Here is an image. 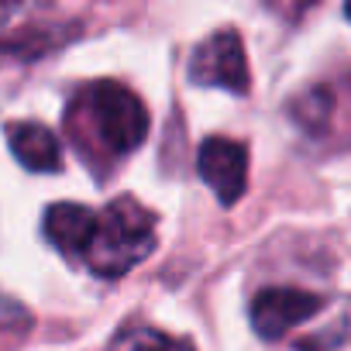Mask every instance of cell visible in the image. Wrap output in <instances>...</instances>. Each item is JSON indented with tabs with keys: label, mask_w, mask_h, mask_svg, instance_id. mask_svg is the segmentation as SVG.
<instances>
[{
	"label": "cell",
	"mask_w": 351,
	"mask_h": 351,
	"mask_svg": "<svg viewBox=\"0 0 351 351\" xmlns=\"http://www.w3.org/2000/svg\"><path fill=\"white\" fill-rule=\"evenodd\" d=\"M69 128L76 138L86 131V141H97L107 155H128L148 134V110L128 86L100 80L76 93L69 107Z\"/></svg>",
	"instance_id": "cell-1"
},
{
	"label": "cell",
	"mask_w": 351,
	"mask_h": 351,
	"mask_svg": "<svg viewBox=\"0 0 351 351\" xmlns=\"http://www.w3.org/2000/svg\"><path fill=\"white\" fill-rule=\"evenodd\" d=\"M155 248V214L131 197H117L97 210L93 238L83 265L100 279H121Z\"/></svg>",
	"instance_id": "cell-2"
},
{
	"label": "cell",
	"mask_w": 351,
	"mask_h": 351,
	"mask_svg": "<svg viewBox=\"0 0 351 351\" xmlns=\"http://www.w3.org/2000/svg\"><path fill=\"white\" fill-rule=\"evenodd\" d=\"M190 80L200 86H221L228 93H248V62L238 32L224 28L197 45L190 62Z\"/></svg>",
	"instance_id": "cell-3"
},
{
	"label": "cell",
	"mask_w": 351,
	"mask_h": 351,
	"mask_svg": "<svg viewBox=\"0 0 351 351\" xmlns=\"http://www.w3.org/2000/svg\"><path fill=\"white\" fill-rule=\"evenodd\" d=\"M320 306H324V300L317 293L293 289V286H272L252 300V327L258 330V337L276 341V337L289 334L296 324L310 320Z\"/></svg>",
	"instance_id": "cell-4"
},
{
	"label": "cell",
	"mask_w": 351,
	"mask_h": 351,
	"mask_svg": "<svg viewBox=\"0 0 351 351\" xmlns=\"http://www.w3.org/2000/svg\"><path fill=\"white\" fill-rule=\"evenodd\" d=\"M197 172L200 180L217 193L224 207L238 204L248 183V152L245 145L231 138H207L197 152Z\"/></svg>",
	"instance_id": "cell-5"
},
{
	"label": "cell",
	"mask_w": 351,
	"mask_h": 351,
	"mask_svg": "<svg viewBox=\"0 0 351 351\" xmlns=\"http://www.w3.org/2000/svg\"><path fill=\"white\" fill-rule=\"evenodd\" d=\"M97 210L83 204H56L45 210V238L73 262H83L90 238H93Z\"/></svg>",
	"instance_id": "cell-6"
},
{
	"label": "cell",
	"mask_w": 351,
	"mask_h": 351,
	"mask_svg": "<svg viewBox=\"0 0 351 351\" xmlns=\"http://www.w3.org/2000/svg\"><path fill=\"white\" fill-rule=\"evenodd\" d=\"M8 145L14 152V158L32 169V172H56L59 162H62V148H59V138L38 124V121H18L8 128Z\"/></svg>",
	"instance_id": "cell-7"
},
{
	"label": "cell",
	"mask_w": 351,
	"mask_h": 351,
	"mask_svg": "<svg viewBox=\"0 0 351 351\" xmlns=\"http://www.w3.org/2000/svg\"><path fill=\"white\" fill-rule=\"evenodd\" d=\"M114 351H193V344L155 327H128L114 341Z\"/></svg>",
	"instance_id": "cell-8"
},
{
	"label": "cell",
	"mask_w": 351,
	"mask_h": 351,
	"mask_svg": "<svg viewBox=\"0 0 351 351\" xmlns=\"http://www.w3.org/2000/svg\"><path fill=\"white\" fill-rule=\"evenodd\" d=\"M344 14H348V18H351V4H348V8H344Z\"/></svg>",
	"instance_id": "cell-9"
}]
</instances>
